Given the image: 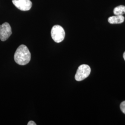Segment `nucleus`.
Returning <instances> with one entry per match:
<instances>
[{"mask_svg":"<svg viewBox=\"0 0 125 125\" xmlns=\"http://www.w3.org/2000/svg\"><path fill=\"white\" fill-rule=\"evenodd\" d=\"M31 55L27 46L21 45L18 47L14 55L15 62L21 65H26L31 60Z\"/></svg>","mask_w":125,"mask_h":125,"instance_id":"nucleus-1","label":"nucleus"},{"mask_svg":"<svg viewBox=\"0 0 125 125\" xmlns=\"http://www.w3.org/2000/svg\"><path fill=\"white\" fill-rule=\"evenodd\" d=\"M65 35V31L62 27L59 25H55L51 30V36L53 40L56 43L62 42Z\"/></svg>","mask_w":125,"mask_h":125,"instance_id":"nucleus-2","label":"nucleus"},{"mask_svg":"<svg viewBox=\"0 0 125 125\" xmlns=\"http://www.w3.org/2000/svg\"><path fill=\"white\" fill-rule=\"evenodd\" d=\"M91 72V69L88 65L82 64L79 66L75 75V79L77 81L84 80L89 76Z\"/></svg>","mask_w":125,"mask_h":125,"instance_id":"nucleus-3","label":"nucleus"},{"mask_svg":"<svg viewBox=\"0 0 125 125\" xmlns=\"http://www.w3.org/2000/svg\"><path fill=\"white\" fill-rule=\"evenodd\" d=\"M12 33V29L9 23L5 22L0 26V39L2 41L7 40Z\"/></svg>","mask_w":125,"mask_h":125,"instance_id":"nucleus-4","label":"nucleus"},{"mask_svg":"<svg viewBox=\"0 0 125 125\" xmlns=\"http://www.w3.org/2000/svg\"><path fill=\"white\" fill-rule=\"evenodd\" d=\"M13 5L21 11H28L31 9L32 2L30 0H12Z\"/></svg>","mask_w":125,"mask_h":125,"instance_id":"nucleus-5","label":"nucleus"},{"mask_svg":"<svg viewBox=\"0 0 125 125\" xmlns=\"http://www.w3.org/2000/svg\"><path fill=\"white\" fill-rule=\"evenodd\" d=\"M125 20V17L122 15L113 16L108 19V22L111 24H121Z\"/></svg>","mask_w":125,"mask_h":125,"instance_id":"nucleus-6","label":"nucleus"},{"mask_svg":"<svg viewBox=\"0 0 125 125\" xmlns=\"http://www.w3.org/2000/svg\"><path fill=\"white\" fill-rule=\"evenodd\" d=\"M114 13L116 15H123L125 13V6L120 5L116 7L114 10Z\"/></svg>","mask_w":125,"mask_h":125,"instance_id":"nucleus-7","label":"nucleus"},{"mask_svg":"<svg viewBox=\"0 0 125 125\" xmlns=\"http://www.w3.org/2000/svg\"><path fill=\"white\" fill-rule=\"evenodd\" d=\"M120 108L121 111L125 114V101L121 103Z\"/></svg>","mask_w":125,"mask_h":125,"instance_id":"nucleus-8","label":"nucleus"},{"mask_svg":"<svg viewBox=\"0 0 125 125\" xmlns=\"http://www.w3.org/2000/svg\"><path fill=\"white\" fill-rule=\"evenodd\" d=\"M27 125H36V124L33 121H31L28 122Z\"/></svg>","mask_w":125,"mask_h":125,"instance_id":"nucleus-9","label":"nucleus"},{"mask_svg":"<svg viewBox=\"0 0 125 125\" xmlns=\"http://www.w3.org/2000/svg\"><path fill=\"white\" fill-rule=\"evenodd\" d=\"M123 58H124V60H125V52H124V54H123Z\"/></svg>","mask_w":125,"mask_h":125,"instance_id":"nucleus-10","label":"nucleus"}]
</instances>
